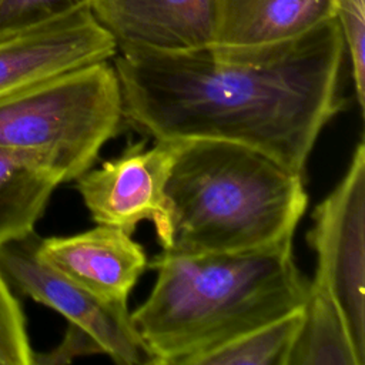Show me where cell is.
Returning a JSON list of instances; mask_svg holds the SVG:
<instances>
[{
	"label": "cell",
	"instance_id": "11",
	"mask_svg": "<svg viewBox=\"0 0 365 365\" xmlns=\"http://www.w3.org/2000/svg\"><path fill=\"white\" fill-rule=\"evenodd\" d=\"M211 47L255 48L295 38L335 17L334 0H212Z\"/></svg>",
	"mask_w": 365,
	"mask_h": 365
},
{
	"label": "cell",
	"instance_id": "18",
	"mask_svg": "<svg viewBox=\"0 0 365 365\" xmlns=\"http://www.w3.org/2000/svg\"><path fill=\"white\" fill-rule=\"evenodd\" d=\"M104 354L103 346L98 341L84 328L68 322L67 331L61 342L48 352L34 354L33 364L53 365V364H67L76 358Z\"/></svg>",
	"mask_w": 365,
	"mask_h": 365
},
{
	"label": "cell",
	"instance_id": "4",
	"mask_svg": "<svg viewBox=\"0 0 365 365\" xmlns=\"http://www.w3.org/2000/svg\"><path fill=\"white\" fill-rule=\"evenodd\" d=\"M124 118L121 86L108 60L53 76L0 100V148L21 153L76 180Z\"/></svg>",
	"mask_w": 365,
	"mask_h": 365
},
{
	"label": "cell",
	"instance_id": "6",
	"mask_svg": "<svg viewBox=\"0 0 365 365\" xmlns=\"http://www.w3.org/2000/svg\"><path fill=\"white\" fill-rule=\"evenodd\" d=\"M38 242L40 237L31 231L0 245V271L9 287L88 331L114 362L157 365L127 305L107 304L73 282L40 257Z\"/></svg>",
	"mask_w": 365,
	"mask_h": 365
},
{
	"label": "cell",
	"instance_id": "16",
	"mask_svg": "<svg viewBox=\"0 0 365 365\" xmlns=\"http://www.w3.org/2000/svg\"><path fill=\"white\" fill-rule=\"evenodd\" d=\"M24 315L0 271V365H31Z\"/></svg>",
	"mask_w": 365,
	"mask_h": 365
},
{
	"label": "cell",
	"instance_id": "15",
	"mask_svg": "<svg viewBox=\"0 0 365 365\" xmlns=\"http://www.w3.org/2000/svg\"><path fill=\"white\" fill-rule=\"evenodd\" d=\"M335 19L349 56L355 97L364 111L365 103V0H334Z\"/></svg>",
	"mask_w": 365,
	"mask_h": 365
},
{
	"label": "cell",
	"instance_id": "10",
	"mask_svg": "<svg viewBox=\"0 0 365 365\" xmlns=\"http://www.w3.org/2000/svg\"><path fill=\"white\" fill-rule=\"evenodd\" d=\"M88 9L117 47L191 51L214 43L212 0H91Z\"/></svg>",
	"mask_w": 365,
	"mask_h": 365
},
{
	"label": "cell",
	"instance_id": "13",
	"mask_svg": "<svg viewBox=\"0 0 365 365\" xmlns=\"http://www.w3.org/2000/svg\"><path fill=\"white\" fill-rule=\"evenodd\" d=\"M60 182L29 155L0 148V245L34 231Z\"/></svg>",
	"mask_w": 365,
	"mask_h": 365
},
{
	"label": "cell",
	"instance_id": "5",
	"mask_svg": "<svg viewBox=\"0 0 365 365\" xmlns=\"http://www.w3.org/2000/svg\"><path fill=\"white\" fill-rule=\"evenodd\" d=\"M308 244L317 255L311 279L338 305L358 352L365 356V144L361 140L342 180L315 207Z\"/></svg>",
	"mask_w": 365,
	"mask_h": 365
},
{
	"label": "cell",
	"instance_id": "3",
	"mask_svg": "<svg viewBox=\"0 0 365 365\" xmlns=\"http://www.w3.org/2000/svg\"><path fill=\"white\" fill-rule=\"evenodd\" d=\"M165 197L164 251L250 252L292 242L308 195L302 174L230 141L181 140Z\"/></svg>",
	"mask_w": 365,
	"mask_h": 365
},
{
	"label": "cell",
	"instance_id": "12",
	"mask_svg": "<svg viewBox=\"0 0 365 365\" xmlns=\"http://www.w3.org/2000/svg\"><path fill=\"white\" fill-rule=\"evenodd\" d=\"M332 297L309 279L301 325L285 365H364Z\"/></svg>",
	"mask_w": 365,
	"mask_h": 365
},
{
	"label": "cell",
	"instance_id": "7",
	"mask_svg": "<svg viewBox=\"0 0 365 365\" xmlns=\"http://www.w3.org/2000/svg\"><path fill=\"white\" fill-rule=\"evenodd\" d=\"M177 150L178 141L158 140L147 148L141 140L77 177L76 188L93 220L128 234L150 220L164 248L170 232L165 185Z\"/></svg>",
	"mask_w": 365,
	"mask_h": 365
},
{
	"label": "cell",
	"instance_id": "9",
	"mask_svg": "<svg viewBox=\"0 0 365 365\" xmlns=\"http://www.w3.org/2000/svg\"><path fill=\"white\" fill-rule=\"evenodd\" d=\"M40 257L98 299L127 305L148 267L144 248L124 230L100 225L68 237L40 238Z\"/></svg>",
	"mask_w": 365,
	"mask_h": 365
},
{
	"label": "cell",
	"instance_id": "8",
	"mask_svg": "<svg viewBox=\"0 0 365 365\" xmlns=\"http://www.w3.org/2000/svg\"><path fill=\"white\" fill-rule=\"evenodd\" d=\"M117 53L113 36L88 7L0 33V100L38 81Z\"/></svg>",
	"mask_w": 365,
	"mask_h": 365
},
{
	"label": "cell",
	"instance_id": "14",
	"mask_svg": "<svg viewBox=\"0 0 365 365\" xmlns=\"http://www.w3.org/2000/svg\"><path fill=\"white\" fill-rule=\"evenodd\" d=\"M301 318L302 308L205 352L194 365H285Z\"/></svg>",
	"mask_w": 365,
	"mask_h": 365
},
{
	"label": "cell",
	"instance_id": "2",
	"mask_svg": "<svg viewBox=\"0 0 365 365\" xmlns=\"http://www.w3.org/2000/svg\"><path fill=\"white\" fill-rule=\"evenodd\" d=\"M147 299L131 321L157 365H194L242 334L302 308L309 288L291 242L250 252L161 251Z\"/></svg>",
	"mask_w": 365,
	"mask_h": 365
},
{
	"label": "cell",
	"instance_id": "17",
	"mask_svg": "<svg viewBox=\"0 0 365 365\" xmlns=\"http://www.w3.org/2000/svg\"><path fill=\"white\" fill-rule=\"evenodd\" d=\"M91 0H0V33L23 29L88 7Z\"/></svg>",
	"mask_w": 365,
	"mask_h": 365
},
{
	"label": "cell",
	"instance_id": "1",
	"mask_svg": "<svg viewBox=\"0 0 365 365\" xmlns=\"http://www.w3.org/2000/svg\"><path fill=\"white\" fill-rule=\"evenodd\" d=\"M344 38L335 17L255 48L160 51L118 46L124 118L155 141L220 140L302 174L325 124L342 108Z\"/></svg>",
	"mask_w": 365,
	"mask_h": 365
}]
</instances>
